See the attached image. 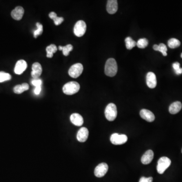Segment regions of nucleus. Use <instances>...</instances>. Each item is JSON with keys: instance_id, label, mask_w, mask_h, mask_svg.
Segmentation results:
<instances>
[{"instance_id": "nucleus-1", "label": "nucleus", "mask_w": 182, "mask_h": 182, "mask_svg": "<svg viewBox=\"0 0 182 182\" xmlns=\"http://www.w3.org/2000/svg\"><path fill=\"white\" fill-rule=\"evenodd\" d=\"M118 72V65L114 58H109L107 60L105 65V73L107 76L113 77Z\"/></svg>"}, {"instance_id": "nucleus-2", "label": "nucleus", "mask_w": 182, "mask_h": 182, "mask_svg": "<svg viewBox=\"0 0 182 182\" xmlns=\"http://www.w3.org/2000/svg\"><path fill=\"white\" fill-rule=\"evenodd\" d=\"M80 85L76 81H70L66 83L63 87V92L67 95H72L79 92Z\"/></svg>"}, {"instance_id": "nucleus-3", "label": "nucleus", "mask_w": 182, "mask_h": 182, "mask_svg": "<svg viewBox=\"0 0 182 182\" xmlns=\"http://www.w3.org/2000/svg\"><path fill=\"white\" fill-rule=\"evenodd\" d=\"M105 117L108 121H114L118 115V111L116 105L114 103H109L105 110Z\"/></svg>"}, {"instance_id": "nucleus-4", "label": "nucleus", "mask_w": 182, "mask_h": 182, "mask_svg": "<svg viewBox=\"0 0 182 182\" xmlns=\"http://www.w3.org/2000/svg\"><path fill=\"white\" fill-rule=\"evenodd\" d=\"M171 164V160L168 157H161L158 160L157 165V172L159 174H163L165 170L170 167Z\"/></svg>"}, {"instance_id": "nucleus-5", "label": "nucleus", "mask_w": 182, "mask_h": 182, "mask_svg": "<svg viewBox=\"0 0 182 182\" xmlns=\"http://www.w3.org/2000/svg\"><path fill=\"white\" fill-rule=\"evenodd\" d=\"M84 67L81 63L74 64L70 67L68 70V74L72 78H77L83 72Z\"/></svg>"}, {"instance_id": "nucleus-6", "label": "nucleus", "mask_w": 182, "mask_h": 182, "mask_svg": "<svg viewBox=\"0 0 182 182\" xmlns=\"http://www.w3.org/2000/svg\"><path fill=\"white\" fill-rule=\"evenodd\" d=\"M87 29V25L85 22L83 20L77 21L74 25L73 32L76 36L81 37L85 34Z\"/></svg>"}, {"instance_id": "nucleus-7", "label": "nucleus", "mask_w": 182, "mask_h": 182, "mask_svg": "<svg viewBox=\"0 0 182 182\" xmlns=\"http://www.w3.org/2000/svg\"><path fill=\"white\" fill-rule=\"evenodd\" d=\"M127 141V136L126 134H119L114 133L111 136L110 141L114 145H122L126 143Z\"/></svg>"}, {"instance_id": "nucleus-8", "label": "nucleus", "mask_w": 182, "mask_h": 182, "mask_svg": "<svg viewBox=\"0 0 182 182\" xmlns=\"http://www.w3.org/2000/svg\"><path fill=\"white\" fill-rule=\"evenodd\" d=\"M108 170V166L106 163H101L96 167L94 174L98 178H101L106 175Z\"/></svg>"}, {"instance_id": "nucleus-9", "label": "nucleus", "mask_w": 182, "mask_h": 182, "mask_svg": "<svg viewBox=\"0 0 182 182\" xmlns=\"http://www.w3.org/2000/svg\"><path fill=\"white\" fill-rule=\"evenodd\" d=\"M146 83L149 88H155L157 85V80L155 74L152 72H149L146 76Z\"/></svg>"}, {"instance_id": "nucleus-10", "label": "nucleus", "mask_w": 182, "mask_h": 182, "mask_svg": "<svg viewBox=\"0 0 182 182\" xmlns=\"http://www.w3.org/2000/svg\"><path fill=\"white\" fill-rule=\"evenodd\" d=\"M42 73V67L38 62L34 63L32 65V72L31 73L34 80L39 79Z\"/></svg>"}, {"instance_id": "nucleus-11", "label": "nucleus", "mask_w": 182, "mask_h": 182, "mask_svg": "<svg viewBox=\"0 0 182 182\" xmlns=\"http://www.w3.org/2000/svg\"><path fill=\"white\" fill-rule=\"evenodd\" d=\"M27 63L24 60H20L17 62L14 68V72L16 74H21L27 69Z\"/></svg>"}, {"instance_id": "nucleus-12", "label": "nucleus", "mask_w": 182, "mask_h": 182, "mask_svg": "<svg viewBox=\"0 0 182 182\" xmlns=\"http://www.w3.org/2000/svg\"><path fill=\"white\" fill-rule=\"evenodd\" d=\"M89 130L86 127L81 128L77 132V138L80 142H85L88 138Z\"/></svg>"}, {"instance_id": "nucleus-13", "label": "nucleus", "mask_w": 182, "mask_h": 182, "mask_svg": "<svg viewBox=\"0 0 182 182\" xmlns=\"http://www.w3.org/2000/svg\"><path fill=\"white\" fill-rule=\"evenodd\" d=\"M140 116L143 119L148 122H152L155 119L154 114L151 111L147 109H143L140 111Z\"/></svg>"}, {"instance_id": "nucleus-14", "label": "nucleus", "mask_w": 182, "mask_h": 182, "mask_svg": "<svg viewBox=\"0 0 182 182\" xmlns=\"http://www.w3.org/2000/svg\"><path fill=\"white\" fill-rule=\"evenodd\" d=\"M24 13V9L21 6H17L12 10L11 15L14 19L16 20H20L23 18Z\"/></svg>"}, {"instance_id": "nucleus-15", "label": "nucleus", "mask_w": 182, "mask_h": 182, "mask_svg": "<svg viewBox=\"0 0 182 182\" xmlns=\"http://www.w3.org/2000/svg\"><path fill=\"white\" fill-rule=\"evenodd\" d=\"M106 9L109 14H114L118 11V1L116 0H109L107 1Z\"/></svg>"}, {"instance_id": "nucleus-16", "label": "nucleus", "mask_w": 182, "mask_h": 182, "mask_svg": "<svg viewBox=\"0 0 182 182\" xmlns=\"http://www.w3.org/2000/svg\"><path fill=\"white\" fill-rule=\"evenodd\" d=\"M70 121L75 126H81L84 123V119L80 114L74 113L72 114L70 118Z\"/></svg>"}, {"instance_id": "nucleus-17", "label": "nucleus", "mask_w": 182, "mask_h": 182, "mask_svg": "<svg viewBox=\"0 0 182 182\" xmlns=\"http://www.w3.org/2000/svg\"><path fill=\"white\" fill-rule=\"evenodd\" d=\"M154 157V152L152 150H148L143 154L142 156L141 162L144 164H148L150 163Z\"/></svg>"}, {"instance_id": "nucleus-18", "label": "nucleus", "mask_w": 182, "mask_h": 182, "mask_svg": "<svg viewBox=\"0 0 182 182\" xmlns=\"http://www.w3.org/2000/svg\"><path fill=\"white\" fill-rule=\"evenodd\" d=\"M182 105L181 102L176 101L172 103L169 107V112L172 114H175L179 112L182 109Z\"/></svg>"}, {"instance_id": "nucleus-19", "label": "nucleus", "mask_w": 182, "mask_h": 182, "mask_svg": "<svg viewBox=\"0 0 182 182\" xmlns=\"http://www.w3.org/2000/svg\"><path fill=\"white\" fill-rule=\"evenodd\" d=\"M29 89V85L27 83H23L21 85H18L14 87L13 91L16 94H20L24 91Z\"/></svg>"}, {"instance_id": "nucleus-20", "label": "nucleus", "mask_w": 182, "mask_h": 182, "mask_svg": "<svg viewBox=\"0 0 182 182\" xmlns=\"http://www.w3.org/2000/svg\"><path fill=\"white\" fill-rule=\"evenodd\" d=\"M57 51V48L56 45L51 44L46 48L47 57L48 58H52L53 56L54 53H56Z\"/></svg>"}, {"instance_id": "nucleus-21", "label": "nucleus", "mask_w": 182, "mask_h": 182, "mask_svg": "<svg viewBox=\"0 0 182 182\" xmlns=\"http://www.w3.org/2000/svg\"><path fill=\"white\" fill-rule=\"evenodd\" d=\"M181 45V43L180 42L179 40L175 39V38H172L169 39L168 41V46L170 48L172 49H175V48H178Z\"/></svg>"}, {"instance_id": "nucleus-22", "label": "nucleus", "mask_w": 182, "mask_h": 182, "mask_svg": "<svg viewBox=\"0 0 182 182\" xmlns=\"http://www.w3.org/2000/svg\"><path fill=\"white\" fill-rule=\"evenodd\" d=\"M125 42H126V48L128 50H131L137 45V43L134 41L130 37H127L126 38Z\"/></svg>"}, {"instance_id": "nucleus-23", "label": "nucleus", "mask_w": 182, "mask_h": 182, "mask_svg": "<svg viewBox=\"0 0 182 182\" xmlns=\"http://www.w3.org/2000/svg\"><path fill=\"white\" fill-rule=\"evenodd\" d=\"M36 25L37 29L34 32V36L35 38H36L38 36L41 35L43 31V27L42 24L39 23H37Z\"/></svg>"}, {"instance_id": "nucleus-24", "label": "nucleus", "mask_w": 182, "mask_h": 182, "mask_svg": "<svg viewBox=\"0 0 182 182\" xmlns=\"http://www.w3.org/2000/svg\"><path fill=\"white\" fill-rule=\"evenodd\" d=\"M11 78V76L9 73L4 72H0V83L9 81Z\"/></svg>"}, {"instance_id": "nucleus-25", "label": "nucleus", "mask_w": 182, "mask_h": 182, "mask_svg": "<svg viewBox=\"0 0 182 182\" xmlns=\"http://www.w3.org/2000/svg\"><path fill=\"white\" fill-rule=\"evenodd\" d=\"M148 45V41L146 39H140L137 43V46L138 47L141 49H144L146 48Z\"/></svg>"}, {"instance_id": "nucleus-26", "label": "nucleus", "mask_w": 182, "mask_h": 182, "mask_svg": "<svg viewBox=\"0 0 182 182\" xmlns=\"http://www.w3.org/2000/svg\"><path fill=\"white\" fill-rule=\"evenodd\" d=\"M73 50V46L70 44L66 45L65 46L63 47L62 52L65 56H68L69 53Z\"/></svg>"}, {"instance_id": "nucleus-27", "label": "nucleus", "mask_w": 182, "mask_h": 182, "mask_svg": "<svg viewBox=\"0 0 182 182\" xmlns=\"http://www.w3.org/2000/svg\"><path fill=\"white\" fill-rule=\"evenodd\" d=\"M167 50L168 49L167 46L164 43H160L159 45H158V51L161 52L164 56H167Z\"/></svg>"}, {"instance_id": "nucleus-28", "label": "nucleus", "mask_w": 182, "mask_h": 182, "mask_svg": "<svg viewBox=\"0 0 182 182\" xmlns=\"http://www.w3.org/2000/svg\"><path fill=\"white\" fill-rule=\"evenodd\" d=\"M53 20L55 25H59L61 24L62 22L64 21V18L63 17H58V16H56Z\"/></svg>"}, {"instance_id": "nucleus-29", "label": "nucleus", "mask_w": 182, "mask_h": 182, "mask_svg": "<svg viewBox=\"0 0 182 182\" xmlns=\"http://www.w3.org/2000/svg\"><path fill=\"white\" fill-rule=\"evenodd\" d=\"M42 81L39 79H36V80H34L31 81V84H32L35 87H41V85H42Z\"/></svg>"}, {"instance_id": "nucleus-30", "label": "nucleus", "mask_w": 182, "mask_h": 182, "mask_svg": "<svg viewBox=\"0 0 182 182\" xmlns=\"http://www.w3.org/2000/svg\"><path fill=\"white\" fill-rule=\"evenodd\" d=\"M152 177H149V178H145L142 176L140 179L139 182H152Z\"/></svg>"}, {"instance_id": "nucleus-31", "label": "nucleus", "mask_w": 182, "mask_h": 182, "mask_svg": "<svg viewBox=\"0 0 182 182\" xmlns=\"http://www.w3.org/2000/svg\"><path fill=\"white\" fill-rule=\"evenodd\" d=\"M172 67H173V68H174L175 72L179 70L181 68L180 64V63L179 62H175V63H173Z\"/></svg>"}, {"instance_id": "nucleus-32", "label": "nucleus", "mask_w": 182, "mask_h": 182, "mask_svg": "<svg viewBox=\"0 0 182 182\" xmlns=\"http://www.w3.org/2000/svg\"><path fill=\"white\" fill-rule=\"evenodd\" d=\"M49 16L51 19H53L54 18L56 17V16H57V15L56 13H55L54 12H51L49 13Z\"/></svg>"}, {"instance_id": "nucleus-33", "label": "nucleus", "mask_w": 182, "mask_h": 182, "mask_svg": "<svg viewBox=\"0 0 182 182\" xmlns=\"http://www.w3.org/2000/svg\"><path fill=\"white\" fill-rule=\"evenodd\" d=\"M41 91V87H35L34 92L36 95H39Z\"/></svg>"}, {"instance_id": "nucleus-34", "label": "nucleus", "mask_w": 182, "mask_h": 182, "mask_svg": "<svg viewBox=\"0 0 182 182\" xmlns=\"http://www.w3.org/2000/svg\"><path fill=\"white\" fill-rule=\"evenodd\" d=\"M153 48L154 50L158 51V45H154L153 47Z\"/></svg>"}, {"instance_id": "nucleus-35", "label": "nucleus", "mask_w": 182, "mask_h": 182, "mask_svg": "<svg viewBox=\"0 0 182 182\" xmlns=\"http://www.w3.org/2000/svg\"><path fill=\"white\" fill-rule=\"evenodd\" d=\"M62 48H63V47H62V46H59V50H60V51L62 50Z\"/></svg>"}, {"instance_id": "nucleus-36", "label": "nucleus", "mask_w": 182, "mask_h": 182, "mask_svg": "<svg viewBox=\"0 0 182 182\" xmlns=\"http://www.w3.org/2000/svg\"><path fill=\"white\" fill-rule=\"evenodd\" d=\"M181 58H182V53L181 54Z\"/></svg>"}, {"instance_id": "nucleus-37", "label": "nucleus", "mask_w": 182, "mask_h": 182, "mask_svg": "<svg viewBox=\"0 0 182 182\" xmlns=\"http://www.w3.org/2000/svg\"></svg>"}]
</instances>
